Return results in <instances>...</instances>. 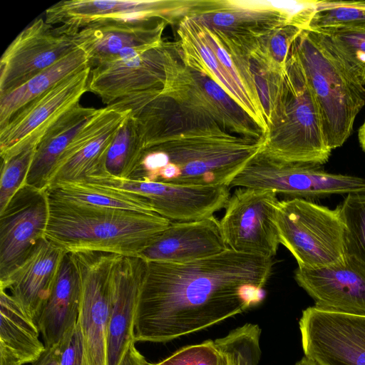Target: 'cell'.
I'll return each mask as SVG.
<instances>
[{
  "label": "cell",
  "instance_id": "d590c367",
  "mask_svg": "<svg viewBox=\"0 0 365 365\" xmlns=\"http://www.w3.org/2000/svg\"><path fill=\"white\" fill-rule=\"evenodd\" d=\"M37 145H28L18 153L1 159L0 176V211L24 185Z\"/></svg>",
  "mask_w": 365,
  "mask_h": 365
},
{
  "label": "cell",
  "instance_id": "30bf717a",
  "mask_svg": "<svg viewBox=\"0 0 365 365\" xmlns=\"http://www.w3.org/2000/svg\"><path fill=\"white\" fill-rule=\"evenodd\" d=\"M174 43L133 48L91 68L88 90L107 106L140 93L164 90L172 72Z\"/></svg>",
  "mask_w": 365,
  "mask_h": 365
},
{
  "label": "cell",
  "instance_id": "8992f818",
  "mask_svg": "<svg viewBox=\"0 0 365 365\" xmlns=\"http://www.w3.org/2000/svg\"><path fill=\"white\" fill-rule=\"evenodd\" d=\"M276 225L280 244L294 256L298 267L317 269L346 261L344 225L339 210L312 200H279Z\"/></svg>",
  "mask_w": 365,
  "mask_h": 365
},
{
  "label": "cell",
  "instance_id": "b9f144b4",
  "mask_svg": "<svg viewBox=\"0 0 365 365\" xmlns=\"http://www.w3.org/2000/svg\"><path fill=\"white\" fill-rule=\"evenodd\" d=\"M294 365H318L313 361L304 356L301 360L297 362Z\"/></svg>",
  "mask_w": 365,
  "mask_h": 365
},
{
  "label": "cell",
  "instance_id": "8fae6325",
  "mask_svg": "<svg viewBox=\"0 0 365 365\" xmlns=\"http://www.w3.org/2000/svg\"><path fill=\"white\" fill-rule=\"evenodd\" d=\"M80 287L78 322L83 339L86 365H106V344L113 280L121 255L85 251L69 253Z\"/></svg>",
  "mask_w": 365,
  "mask_h": 365
},
{
  "label": "cell",
  "instance_id": "83f0119b",
  "mask_svg": "<svg viewBox=\"0 0 365 365\" xmlns=\"http://www.w3.org/2000/svg\"><path fill=\"white\" fill-rule=\"evenodd\" d=\"M88 66V60L86 53L77 47L20 86L0 95V128L4 127L29 103L48 91L61 80Z\"/></svg>",
  "mask_w": 365,
  "mask_h": 365
},
{
  "label": "cell",
  "instance_id": "7a4b0ae2",
  "mask_svg": "<svg viewBox=\"0 0 365 365\" xmlns=\"http://www.w3.org/2000/svg\"><path fill=\"white\" fill-rule=\"evenodd\" d=\"M138 120L145 149L129 178L135 180L229 187L262 147V139L239 135L170 95L147 103Z\"/></svg>",
  "mask_w": 365,
  "mask_h": 365
},
{
  "label": "cell",
  "instance_id": "7402d4cb",
  "mask_svg": "<svg viewBox=\"0 0 365 365\" xmlns=\"http://www.w3.org/2000/svg\"><path fill=\"white\" fill-rule=\"evenodd\" d=\"M228 247L215 216L174 222L140 255L146 262L185 264L220 254Z\"/></svg>",
  "mask_w": 365,
  "mask_h": 365
},
{
  "label": "cell",
  "instance_id": "6da1fadb",
  "mask_svg": "<svg viewBox=\"0 0 365 365\" xmlns=\"http://www.w3.org/2000/svg\"><path fill=\"white\" fill-rule=\"evenodd\" d=\"M273 264L272 258L230 248L185 264L147 262L135 316V342H167L257 306Z\"/></svg>",
  "mask_w": 365,
  "mask_h": 365
},
{
  "label": "cell",
  "instance_id": "ffe728a7",
  "mask_svg": "<svg viewBox=\"0 0 365 365\" xmlns=\"http://www.w3.org/2000/svg\"><path fill=\"white\" fill-rule=\"evenodd\" d=\"M294 279L327 312L365 317V264L346 256L339 264L317 268L297 267Z\"/></svg>",
  "mask_w": 365,
  "mask_h": 365
},
{
  "label": "cell",
  "instance_id": "5bb4252c",
  "mask_svg": "<svg viewBox=\"0 0 365 365\" xmlns=\"http://www.w3.org/2000/svg\"><path fill=\"white\" fill-rule=\"evenodd\" d=\"M89 66L56 83L19 110L0 128L1 159L28 145H37L46 133L69 110L79 103L88 90Z\"/></svg>",
  "mask_w": 365,
  "mask_h": 365
},
{
  "label": "cell",
  "instance_id": "d4e9b609",
  "mask_svg": "<svg viewBox=\"0 0 365 365\" xmlns=\"http://www.w3.org/2000/svg\"><path fill=\"white\" fill-rule=\"evenodd\" d=\"M78 277L71 255L63 258L56 282L36 322L46 347L57 344L78 322Z\"/></svg>",
  "mask_w": 365,
  "mask_h": 365
},
{
  "label": "cell",
  "instance_id": "74e56055",
  "mask_svg": "<svg viewBox=\"0 0 365 365\" xmlns=\"http://www.w3.org/2000/svg\"><path fill=\"white\" fill-rule=\"evenodd\" d=\"M57 344L59 365H86L83 339L78 323L66 332Z\"/></svg>",
  "mask_w": 365,
  "mask_h": 365
},
{
  "label": "cell",
  "instance_id": "4fadbf2b",
  "mask_svg": "<svg viewBox=\"0 0 365 365\" xmlns=\"http://www.w3.org/2000/svg\"><path fill=\"white\" fill-rule=\"evenodd\" d=\"M83 181L109 187L145 199L154 212L172 222L202 220L225 208L229 187L190 186L120 178L103 172Z\"/></svg>",
  "mask_w": 365,
  "mask_h": 365
},
{
  "label": "cell",
  "instance_id": "9c48e42d",
  "mask_svg": "<svg viewBox=\"0 0 365 365\" xmlns=\"http://www.w3.org/2000/svg\"><path fill=\"white\" fill-rule=\"evenodd\" d=\"M284 4L269 1H190L186 15L215 33L225 44L251 53L259 37L294 24L300 6Z\"/></svg>",
  "mask_w": 365,
  "mask_h": 365
},
{
  "label": "cell",
  "instance_id": "ac0fdd59",
  "mask_svg": "<svg viewBox=\"0 0 365 365\" xmlns=\"http://www.w3.org/2000/svg\"><path fill=\"white\" fill-rule=\"evenodd\" d=\"M71 36L36 19L14 39L0 60V95L20 86L75 50Z\"/></svg>",
  "mask_w": 365,
  "mask_h": 365
},
{
  "label": "cell",
  "instance_id": "484cf974",
  "mask_svg": "<svg viewBox=\"0 0 365 365\" xmlns=\"http://www.w3.org/2000/svg\"><path fill=\"white\" fill-rule=\"evenodd\" d=\"M0 365L32 364L46 350L36 322L0 289Z\"/></svg>",
  "mask_w": 365,
  "mask_h": 365
},
{
  "label": "cell",
  "instance_id": "e0dca14e",
  "mask_svg": "<svg viewBox=\"0 0 365 365\" xmlns=\"http://www.w3.org/2000/svg\"><path fill=\"white\" fill-rule=\"evenodd\" d=\"M189 1L162 0L61 1L46 10L45 21L60 34L72 36L81 29L102 20L163 19L170 22L186 14Z\"/></svg>",
  "mask_w": 365,
  "mask_h": 365
},
{
  "label": "cell",
  "instance_id": "7c38bea8",
  "mask_svg": "<svg viewBox=\"0 0 365 365\" xmlns=\"http://www.w3.org/2000/svg\"><path fill=\"white\" fill-rule=\"evenodd\" d=\"M272 190L238 187L230 197L220 220L228 248L272 258L280 244L276 225L279 200Z\"/></svg>",
  "mask_w": 365,
  "mask_h": 365
},
{
  "label": "cell",
  "instance_id": "277c9868",
  "mask_svg": "<svg viewBox=\"0 0 365 365\" xmlns=\"http://www.w3.org/2000/svg\"><path fill=\"white\" fill-rule=\"evenodd\" d=\"M292 46L317 102L328 146L332 150L349 138L365 106V88L329 41L304 29Z\"/></svg>",
  "mask_w": 365,
  "mask_h": 365
},
{
  "label": "cell",
  "instance_id": "f1b7e54d",
  "mask_svg": "<svg viewBox=\"0 0 365 365\" xmlns=\"http://www.w3.org/2000/svg\"><path fill=\"white\" fill-rule=\"evenodd\" d=\"M46 190L51 197L77 204L155 214L147 201L138 195L86 181L59 182Z\"/></svg>",
  "mask_w": 365,
  "mask_h": 365
},
{
  "label": "cell",
  "instance_id": "d6986e66",
  "mask_svg": "<svg viewBox=\"0 0 365 365\" xmlns=\"http://www.w3.org/2000/svg\"><path fill=\"white\" fill-rule=\"evenodd\" d=\"M129 113L113 104L98 108L63 154L48 187L59 182L83 181L105 172L108 148Z\"/></svg>",
  "mask_w": 365,
  "mask_h": 365
},
{
  "label": "cell",
  "instance_id": "cb8c5ba5",
  "mask_svg": "<svg viewBox=\"0 0 365 365\" xmlns=\"http://www.w3.org/2000/svg\"><path fill=\"white\" fill-rule=\"evenodd\" d=\"M146 265L144 259L128 256H120L116 264L107 334L106 365H118L129 345L135 342V316Z\"/></svg>",
  "mask_w": 365,
  "mask_h": 365
},
{
  "label": "cell",
  "instance_id": "4316f807",
  "mask_svg": "<svg viewBox=\"0 0 365 365\" xmlns=\"http://www.w3.org/2000/svg\"><path fill=\"white\" fill-rule=\"evenodd\" d=\"M98 109L80 103L66 113L38 143L26 184L46 190L63 154Z\"/></svg>",
  "mask_w": 365,
  "mask_h": 365
},
{
  "label": "cell",
  "instance_id": "1f68e13d",
  "mask_svg": "<svg viewBox=\"0 0 365 365\" xmlns=\"http://www.w3.org/2000/svg\"><path fill=\"white\" fill-rule=\"evenodd\" d=\"M261 329L257 324L247 323L217 339L220 365H258Z\"/></svg>",
  "mask_w": 365,
  "mask_h": 365
},
{
  "label": "cell",
  "instance_id": "44dd1931",
  "mask_svg": "<svg viewBox=\"0 0 365 365\" xmlns=\"http://www.w3.org/2000/svg\"><path fill=\"white\" fill-rule=\"evenodd\" d=\"M168 23L163 19L102 20L83 27L71 38L92 68L127 50L160 45Z\"/></svg>",
  "mask_w": 365,
  "mask_h": 365
},
{
  "label": "cell",
  "instance_id": "836d02e7",
  "mask_svg": "<svg viewBox=\"0 0 365 365\" xmlns=\"http://www.w3.org/2000/svg\"><path fill=\"white\" fill-rule=\"evenodd\" d=\"M302 30L294 24L277 28L258 38L250 55L261 61L272 73L282 75L291 46Z\"/></svg>",
  "mask_w": 365,
  "mask_h": 365
},
{
  "label": "cell",
  "instance_id": "ba28073f",
  "mask_svg": "<svg viewBox=\"0 0 365 365\" xmlns=\"http://www.w3.org/2000/svg\"><path fill=\"white\" fill-rule=\"evenodd\" d=\"M229 187L268 190L306 200L365 192V178L331 173L320 165L287 162L260 150Z\"/></svg>",
  "mask_w": 365,
  "mask_h": 365
},
{
  "label": "cell",
  "instance_id": "603a6c76",
  "mask_svg": "<svg viewBox=\"0 0 365 365\" xmlns=\"http://www.w3.org/2000/svg\"><path fill=\"white\" fill-rule=\"evenodd\" d=\"M66 253L44 237L18 267L0 279V289L9 290V294L36 323Z\"/></svg>",
  "mask_w": 365,
  "mask_h": 365
},
{
  "label": "cell",
  "instance_id": "60d3db41",
  "mask_svg": "<svg viewBox=\"0 0 365 365\" xmlns=\"http://www.w3.org/2000/svg\"><path fill=\"white\" fill-rule=\"evenodd\" d=\"M358 137L361 147L365 152V120L359 129Z\"/></svg>",
  "mask_w": 365,
  "mask_h": 365
},
{
  "label": "cell",
  "instance_id": "e575fe53",
  "mask_svg": "<svg viewBox=\"0 0 365 365\" xmlns=\"http://www.w3.org/2000/svg\"><path fill=\"white\" fill-rule=\"evenodd\" d=\"M337 207L345 228L346 256L365 264V192L347 195Z\"/></svg>",
  "mask_w": 365,
  "mask_h": 365
},
{
  "label": "cell",
  "instance_id": "4dcf8cb0",
  "mask_svg": "<svg viewBox=\"0 0 365 365\" xmlns=\"http://www.w3.org/2000/svg\"><path fill=\"white\" fill-rule=\"evenodd\" d=\"M336 26L365 28V1H309L304 29H319Z\"/></svg>",
  "mask_w": 365,
  "mask_h": 365
},
{
  "label": "cell",
  "instance_id": "2e32d148",
  "mask_svg": "<svg viewBox=\"0 0 365 365\" xmlns=\"http://www.w3.org/2000/svg\"><path fill=\"white\" fill-rule=\"evenodd\" d=\"M48 216L47 191L27 184L0 211V279L18 267L45 237Z\"/></svg>",
  "mask_w": 365,
  "mask_h": 365
},
{
  "label": "cell",
  "instance_id": "9a60e30c",
  "mask_svg": "<svg viewBox=\"0 0 365 365\" xmlns=\"http://www.w3.org/2000/svg\"><path fill=\"white\" fill-rule=\"evenodd\" d=\"M304 356L318 365H365V317L314 306L299 322Z\"/></svg>",
  "mask_w": 365,
  "mask_h": 365
},
{
  "label": "cell",
  "instance_id": "3957f363",
  "mask_svg": "<svg viewBox=\"0 0 365 365\" xmlns=\"http://www.w3.org/2000/svg\"><path fill=\"white\" fill-rule=\"evenodd\" d=\"M48 200L45 237L68 253L140 257L171 223L157 214L88 206L50 195Z\"/></svg>",
  "mask_w": 365,
  "mask_h": 365
},
{
  "label": "cell",
  "instance_id": "ab89813d",
  "mask_svg": "<svg viewBox=\"0 0 365 365\" xmlns=\"http://www.w3.org/2000/svg\"><path fill=\"white\" fill-rule=\"evenodd\" d=\"M31 365H59V354L58 344L46 347V350L38 359Z\"/></svg>",
  "mask_w": 365,
  "mask_h": 365
},
{
  "label": "cell",
  "instance_id": "52a82bcc",
  "mask_svg": "<svg viewBox=\"0 0 365 365\" xmlns=\"http://www.w3.org/2000/svg\"><path fill=\"white\" fill-rule=\"evenodd\" d=\"M176 43L184 64L215 81L259 125L267 131L264 114L251 93V77L246 61L230 50L217 35L185 15Z\"/></svg>",
  "mask_w": 365,
  "mask_h": 365
},
{
  "label": "cell",
  "instance_id": "8d00e7d4",
  "mask_svg": "<svg viewBox=\"0 0 365 365\" xmlns=\"http://www.w3.org/2000/svg\"><path fill=\"white\" fill-rule=\"evenodd\" d=\"M215 341L207 340L178 350L163 361L150 365H220Z\"/></svg>",
  "mask_w": 365,
  "mask_h": 365
},
{
  "label": "cell",
  "instance_id": "d6a6232c",
  "mask_svg": "<svg viewBox=\"0 0 365 365\" xmlns=\"http://www.w3.org/2000/svg\"><path fill=\"white\" fill-rule=\"evenodd\" d=\"M365 86V28L336 26L319 29Z\"/></svg>",
  "mask_w": 365,
  "mask_h": 365
},
{
  "label": "cell",
  "instance_id": "f35d334b",
  "mask_svg": "<svg viewBox=\"0 0 365 365\" xmlns=\"http://www.w3.org/2000/svg\"><path fill=\"white\" fill-rule=\"evenodd\" d=\"M118 365H147L145 357L137 349L135 342L129 345Z\"/></svg>",
  "mask_w": 365,
  "mask_h": 365
},
{
  "label": "cell",
  "instance_id": "f546056e",
  "mask_svg": "<svg viewBox=\"0 0 365 365\" xmlns=\"http://www.w3.org/2000/svg\"><path fill=\"white\" fill-rule=\"evenodd\" d=\"M144 150L136 121L130 111L108 148L105 160V172L114 177L129 178Z\"/></svg>",
  "mask_w": 365,
  "mask_h": 365
},
{
  "label": "cell",
  "instance_id": "5b68a950",
  "mask_svg": "<svg viewBox=\"0 0 365 365\" xmlns=\"http://www.w3.org/2000/svg\"><path fill=\"white\" fill-rule=\"evenodd\" d=\"M267 125L261 149L267 153L317 165L329 160L319 108L292 44Z\"/></svg>",
  "mask_w": 365,
  "mask_h": 365
}]
</instances>
